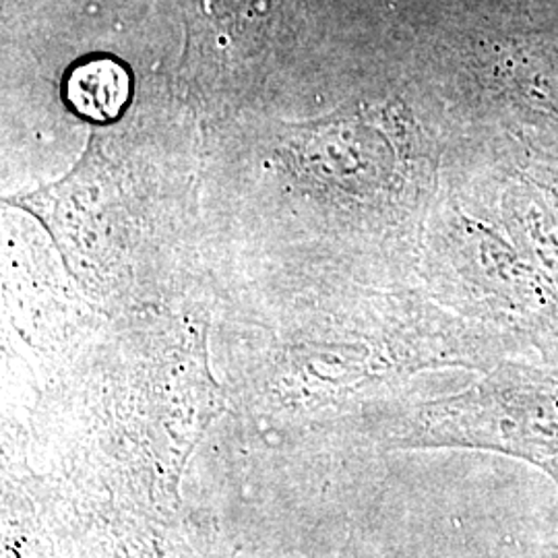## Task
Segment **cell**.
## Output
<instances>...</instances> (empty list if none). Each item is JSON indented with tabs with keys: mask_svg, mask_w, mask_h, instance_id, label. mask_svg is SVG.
I'll return each mask as SVG.
<instances>
[{
	"mask_svg": "<svg viewBox=\"0 0 558 558\" xmlns=\"http://www.w3.org/2000/svg\"><path fill=\"white\" fill-rule=\"evenodd\" d=\"M66 98L87 119H114L129 98V80L114 60H89L66 81Z\"/></svg>",
	"mask_w": 558,
	"mask_h": 558,
	"instance_id": "obj_1",
	"label": "cell"
}]
</instances>
